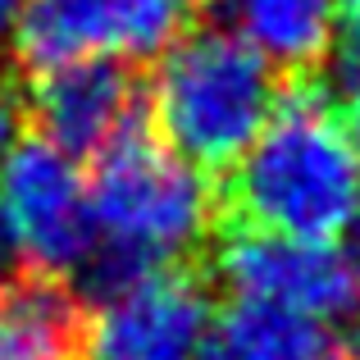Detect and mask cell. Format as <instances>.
Instances as JSON below:
<instances>
[{"mask_svg": "<svg viewBox=\"0 0 360 360\" xmlns=\"http://www.w3.org/2000/svg\"><path fill=\"white\" fill-rule=\"evenodd\" d=\"M360 219V169L324 82H283L274 119L214 192V229L338 242Z\"/></svg>", "mask_w": 360, "mask_h": 360, "instance_id": "1", "label": "cell"}, {"mask_svg": "<svg viewBox=\"0 0 360 360\" xmlns=\"http://www.w3.org/2000/svg\"><path fill=\"white\" fill-rule=\"evenodd\" d=\"M87 205L96 246L78 269L82 278H73L82 297L110 301L160 264L192 260L196 246L214 238L210 183L155 137L150 119L96 155Z\"/></svg>", "mask_w": 360, "mask_h": 360, "instance_id": "2", "label": "cell"}, {"mask_svg": "<svg viewBox=\"0 0 360 360\" xmlns=\"http://www.w3.org/2000/svg\"><path fill=\"white\" fill-rule=\"evenodd\" d=\"M283 82L233 27L192 23L150 73V128L174 155L229 174L274 119Z\"/></svg>", "mask_w": 360, "mask_h": 360, "instance_id": "3", "label": "cell"}, {"mask_svg": "<svg viewBox=\"0 0 360 360\" xmlns=\"http://www.w3.org/2000/svg\"><path fill=\"white\" fill-rule=\"evenodd\" d=\"M192 27V0H23L14 23L18 78L82 60L146 64Z\"/></svg>", "mask_w": 360, "mask_h": 360, "instance_id": "4", "label": "cell"}, {"mask_svg": "<svg viewBox=\"0 0 360 360\" xmlns=\"http://www.w3.org/2000/svg\"><path fill=\"white\" fill-rule=\"evenodd\" d=\"M0 210L14 229L23 264L46 274L82 269L96 246V224L73 160L46 137H23L0 165Z\"/></svg>", "mask_w": 360, "mask_h": 360, "instance_id": "5", "label": "cell"}, {"mask_svg": "<svg viewBox=\"0 0 360 360\" xmlns=\"http://www.w3.org/2000/svg\"><path fill=\"white\" fill-rule=\"evenodd\" d=\"M214 283L233 288L238 297L274 301V306L315 315L324 324L356 319L360 278L342 251L319 242H292L255 229H214Z\"/></svg>", "mask_w": 360, "mask_h": 360, "instance_id": "6", "label": "cell"}, {"mask_svg": "<svg viewBox=\"0 0 360 360\" xmlns=\"http://www.w3.org/2000/svg\"><path fill=\"white\" fill-rule=\"evenodd\" d=\"M210 264H160L115 292L91 324V360H201L214 324Z\"/></svg>", "mask_w": 360, "mask_h": 360, "instance_id": "7", "label": "cell"}, {"mask_svg": "<svg viewBox=\"0 0 360 360\" xmlns=\"http://www.w3.org/2000/svg\"><path fill=\"white\" fill-rule=\"evenodd\" d=\"M27 119L64 155H101L150 119V73L123 60H82L27 78Z\"/></svg>", "mask_w": 360, "mask_h": 360, "instance_id": "8", "label": "cell"}, {"mask_svg": "<svg viewBox=\"0 0 360 360\" xmlns=\"http://www.w3.org/2000/svg\"><path fill=\"white\" fill-rule=\"evenodd\" d=\"M91 315L73 278L23 264L0 288V360H91Z\"/></svg>", "mask_w": 360, "mask_h": 360, "instance_id": "9", "label": "cell"}, {"mask_svg": "<svg viewBox=\"0 0 360 360\" xmlns=\"http://www.w3.org/2000/svg\"><path fill=\"white\" fill-rule=\"evenodd\" d=\"M229 23L283 82H310L338 46L342 0H229Z\"/></svg>", "mask_w": 360, "mask_h": 360, "instance_id": "10", "label": "cell"}, {"mask_svg": "<svg viewBox=\"0 0 360 360\" xmlns=\"http://www.w3.org/2000/svg\"><path fill=\"white\" fill-rule=\"evenodd\" d=\"M347 347L315 315L238 297L210 324L201 360H342Z\"/></svg>", "mask_w": 360, "mask_h": 360, "instance_id": "11", "label": "cell"}, {"mask_svg": "<svg viewBox=\"0 0 360 360\" xmlns=\"http://www.w3.org/2000/svg\"><path fill=\"white\" fill-rule=\"evenodd\" d=\"M18 119H23V96H18V69H9V60H0V155L14 146Z\"/></svg>", "mask_w": 360, "mask_h": 360, "instance_id": "12", "label": "cell"}, {"mask_svg": "<svg viewBox=\"0 0 360 360\" xmlns=\"http://www.w3.org/2000/svg\"><path fill=\"white\" fill-rule=\"evenodd\" d=\"M338 46H342V64L352 78H360V0L342 5V27H338Z\"/></svg>", "mask_w": 360, "mask_h": 360, "instance_id": "13", "label": "cell"}, {"mask_svg": "<svg viewBox=\"0 0 360 360\" xmlns=\"http://www.w3.org/2000/svg\"><path fill=\"white\" fill-rule=\"evenodd\" d=\"M18 269H23V255H18L14 229H9L5 210H0V274H18Z\"/></svg>", "mask_w": 360, "mask_h": 360, "instance_id": "14", "label": "cell"}, {"mask_svg": "<svg viewBox=\"0 0 360 360\" xmlns=\"http://www.w3.org/2000/svg\"><path fill=\"white\" fill-rule=\"evenodd\" d=\"M342 132H347V146H352L356 169H360V91L352 96V105H347V123H342Z\"/></svg>", "mask_w": 360, "mask_h": 360, "instance_id": "15", "label": "cell"}, {"mask_svg": "<svg viewBox=\"0 0 360 360\" xmlns=\"http://www.w3.org/2000/svg\"><path fill=\"white\" fill-rule=\"evenodd\" d=\"M342 255L352 260V269H356V278H360V219L352 224V233H347V246H342Z\"/></svg>", "mask_w": 360, "mask_h": 360, "instance_id": "16", "label": "cell"}, {"mask_svg": "<svg viewBox=\"0 0 360 360\" xmlns=\"http://www.w3.org/2000/svg\"><path fill=\"white\" fill-rule=\"evenodd\" d=\"M18 9H23V0H0V37L18 23Z\"/></svg>", "mask_w": 360, "mask_h": 360, "instance_id": "17", "label": "cell"}, {"mask_svg": "<svg viewBox=\"0 0 360 360\" xmlns=\"http://www.w3.org/2000/svg\"><path fill=\"white\" fill-rule=\"evenodd\" d=\"M342 360H360V352H347V356H342Z\"/></svg>", "mask_w": 360, "mask_h": 360, "instance_id": "18", "label": "cell"}]
</instances>
